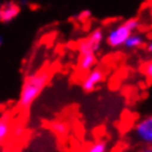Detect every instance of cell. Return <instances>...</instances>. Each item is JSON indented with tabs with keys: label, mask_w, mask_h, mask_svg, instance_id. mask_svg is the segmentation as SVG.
Listing matches in <instances>:
<instances>
[{
	"label": "cell",
	"mask_w": 152,
	"mask_h": 152,
	"mask_svg": "<svg viewBox=\"0 0 152 152\" xmlns=\"http://www.w3.org/2000/svg\"><path fill=\"white\" fill-rule=\"evenodd\" d=\"M50 80V71L47 68L30 74L25 79L20 93V106L22 108H30L39 96L43 93L45 86Z\"/></svg>",
	"instance_id": "6da1fadb"
},
{
	"label": "cell",
	"mask_w": 152,
	"mask_h": 152,
	"mask_svg": "<svg viewBox=\"0 0 152 152\" xmlns=\"http://www.w3.org/2000/svg\"><path fill=\"white\" fill-rule=\"evenodd\" d=\"M104 44V30L102 27H96L86 35L84 39L80 40L77 45L79 53L83 52H90V53H97L101 52Z\"/></svg>",
	"instance_id": "3957f363"
},
{
	"label": "cell",
	"mask_w": 152,
	"mask_h": 152,
	"mask_svg": "<svg viewBox=\"0 0 152 152\" xmlns=\"http://www.w3.org/2000/svg\"><path fill=\"white\" fill-rule=\"evenodd\" d=\"M85 152H108V142L104 139H97L88 144Z\"/></svg>",
	"instance_id": "8fae6325"
},
{
	"label": "cell",
	"mask_w": 152,
	"mask_h": 152,
	"mask_svg": "<svg viewBox=\"0 0 152 152\" xmlns=\"http://www.w3.org/2000/svg\"><path fill=\"white\" fill-rule=\"evenodd\" d=\"M139 28L140 20L135 17L128 18L123 22H117V23L110 26L104 31V44L112 49L123 48L130 34L138 31Z\"/></svg>",
	"instance_id": "7a4b0ae2"
},
{
	"label": "cell",
	"mask_w": 152,
	"mask_h": 152,
	"mask_svg": "<svg viewBox=\"0 0 152 152\" xmlns=\"http://www.w3.org/2000/svg\"><path fill=\"white\" fill-rule=\"evenodd\" d=\"M98 63V57L97 53H90V52H83L79 53L77 57V70L85 74V72L90 71L92 68L97 67Z\"/></svg>",
	"instance_id": "52a82bcc"
},
{
	"label": "cell",
	"mask_w": 152,
	"mask_h": 152,
	"mask_svg": "<svg viewBox=\"0 0 152 152\" xmlns=\"http://www.w3.org/2000/svg\"><path fill=\"white\" fill-rule=\"evenodd\" d=\"M12 120L8 113H4V115L0 116V143L5 142L7 139L12 134Z\"/></svg>",
	"instance_id": "9c48e42d"
},
{
	"label": "cell",
	"mask_w": 152,
	"mask_h": 152,
	"mask_svg": "<svg viewBox=\"0 0 152 152\" xmlns=\"http://www.w3.org/2000/svg\"><path fill=\"white\" fill-rule=\"evenodd\" d=\"M146 43H147L146 35L140 31H134L133 34H130V36L126 39L123 48L128 49V50H137V49L142 48L143 45H146Z\"/></svg>",
	"instance_id": "ba28073f"
},
{
	"label": "cell",
	"mask_w": 152,
	"mask_h": 152,
	"mask_svg": "<svg viewBox=\"0 0 152 152\" xmlns=\"http://www.w3.org/2000/svg\"><path fill=\"white\" fill-rule=\"evenodd\" d=\"M92 17V12H90L89 9H84V10H81L80 13L76 16V18H77L80 22H85V21H88L89 18Z\"/></svg>",
	"instance_id": "5bb4252c"
},
{
	"label": "cell",
	"mask_w": 152,
	"mask_h": 152,
	"mask_svg": "<svg viewBox=\"0 0 152 152\" xmlns=\"http://www.w3.org/2000/svg\"><path fill=\"white\" fill-rule=\"evenodd\" d=\"M50 129L53 130V133H54L56 135H58V137H66L68 134V132H70V126H68V124L66 123V121H63V120L52 121Z\"/></svg>",
	"instance_id": "30bf717a"
},
{
	"label": "cell",
	"mask_w": 152,
	"mask_h": 152,
	"mask_svg": "<svg viewBox=\"0 0 152 152\" xmlns=\"http://www.w3.org/2000/svg\"><path fill=\"white\" fill-rule=\"evenodd\" d=\"M23 134H25L23 125L16 124V125H13L12 126V134H10V137H13V138H21Z\"/></svg>",
	"instance_id": "4fadbf2b"
},
{
	"label": "cell",
	"mask_w": 152,
	"mask_h": 152,
	"mask_svg": "<svg viewBox=\"0 0 152 152\" xmlns=\"http://www.w3.org/2000/svg\"><path fill=\"white\" fill-rule=\"evenodd\" d=\"M132 135L135 138L137 142L144 146H152V113L137 121L133 126Z\"/></svg>",
	"instance_id": "277c9868"
},
{
	"label": "cell",
	"mask_w": 152,
	"mask_h": 152,
	"mask_svg": "<svg viewBox=\"0 0 152 152\" xmlns=\"http://www.w3.org/2000/svg\"><path fill=\"white\" fill-rule=\"evenodd\" d=\"M151 35H152V31H151Z\"/></svg>",
	"instance_id": "ac0fdd59"
},
{
	"label": "cell",
	"mask_w": 152,
	"mask_h": 152,
	"mask_svg": "<svg viewBox=\"0 0 152 152\" xmlns=\"http://www.w3.org/2000/svg\"><path fill=\"white\" fill-rule=\"evenodd\" d=\"M140 71H142V75L147 79L148 81H152V58L146 61V62L142 64Z\"/></svg>",
	"instance_id": "7c38bea8"
},
{
	"label": "cell",
	"mask_w": 152,
	"mask_h": 152,
	"mask_svg": "<svg viewBox=\"0 0 152 152\" xmlns=\"http://www.w3.org/2000/svg\"><path fill=\"white\" fill-rule=\"evenodd\" d=\"M140 152H152V146H144Z\"/></svg>",
	"instance_id": "2e32d148"
},
{
	"label": "cell",
	"mask_w": 152,
	"mask_h": 152,
	"mask_svg": "<svg viewBox=\"0 0 152 152\" xmlns=\"http://www.w3.org/2000/svg\"><path fill=\"white\" fill-rule=\"evenodd\" d=\"M106 72L102 70L101 67H94L90 71L85 72L84 76L81 79V89L86 93H90L93 90H96L104 80Z\"/></svg>",
	"instance_id": "5b68a950"
},
{
	"label": "cell",
	"mask_w": 152,
	"mask_h": 152,
	"mask_svg": "<svg viewBox=\"0 0 152 152\" xmlns=\"http://www.w3.org/2000/svg\"><path fill=\"white\" fill-rule=\"evenodd\" d=\"M21 13V5L16 1H5L0 4V23H10Z\"/></svg>",
	"instance_id": "8992f818"
},
{
	"label": "cell",
	"mask_w": 152,
	"mask_h": 152,
	"mask_svg": "<svg viewBox=\"0 0 152 152\" xmlns=\"http://www.w3.org/2000/svg\"><path fill=\"white\" fill-rule=\"evenodd\" d=\"M146 52H147V54H150L151 57H152V39H150V40H147V43H146Z\"/></svg>",
	"instance_id": "9a60e30c"
},
{
	"label": "cell",
	"mask_w": 152,
	"mask_h": 152,
	"mask_svg": "<svg viewBox=\"0 0 152 152\" xmlns=\"http://www.w3.org/2000/svg\"><path fill=\"white\" fill-rule=\"evenodd\" d=\"M3 44H4V37L0 35V45H3Z\"/></svg>",
	"instance_id": "e0dca14e"
}]
</instances>
